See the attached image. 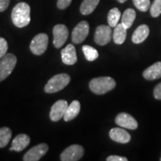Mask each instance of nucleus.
<instances>
[{"label":"nucleus","instance_id":"nucleus-28","mask_svg":"<svg viewBox=\"0 0 161 161\" xmlns=\"http://www.w3.org/2000/svg\"><path fill=\"white\" fill-rule=\"evenodd\" d=\"M72 3V0H58L57 6L59 9L64 10L69 7Z\"/></svg>","mask_w":161,"mask_h":161},{"label":"nucleus","instance_id":"nucleus-33","mask_svg":"<svg viewBox=\"0 0 161 161\" xmlns=\"http://www.w3.org/2000/svg\"><path fill=\"white\" fill-rule=\"evenodd\" d=\"M160 160L161 161V156H160Z\"/></svg>","mask_w":161,"mask_h":161},{"label":"nucleus","instance_id":"nucleus-32","mask_svg":"<svg viewBox=\"0 0 161 161\" xmlns=\"http://www.w3.org/2000/svg\"><path fill=\"white\" fill-rule=\"evenodd\" d=\"M117 1L120 3H125L127 0H117Z\"/></svg>","mask_w":161,"mask_h":161},{"label":"nucleus","instance_id":"nucleus-22","mask_svg":"<svg viewBox=\"0 0 161 161\" xmlns=\"http://www.w3.org/2000/svg\"><path fill=\"white\" fill-rule=\"evenodd\" d=\"M12 136V131L8 127L0 128V148H5L8 144Z\"/></svg>","mask_w":161,"mask_h":161},{"label":"nucleus","instance_id":"nucleus-16","mask_svg":"<svg viewBox=\"0 0 161 161\" xmlns=\"http://www.w3.org/2000/svg\"><path fill=\"white\" fill-rule=\"evenodd\" d=\"M146 80H153L161 78V61L156 62L153 65L145 69L142 73Z\"/></svg>","mask_w":161,"mask_h":161},{"label":"nucleus","instance_id":"nucleus-14","mask_svg":"<svg viewBox=\"0 0 161 161\" xmlns=\"http://www.w3.org/2000/svg\"><path fill=\"white\" fill-rule=\"evenodd\" d=\"M109 136L112 140L122 144L128 143L131 139L129 133L127 132L125 129L119 128H112L110 130Z\"/></svg>","mask_w":161,"mask_h":161},{"label":"nucleus","instance_id":"nucleus-25","mask_svg":"<svg viewBox=\"0 0 161 161\" xmlns=\"http://www.w3.org/2000/svg\"><path fill=\"white\" fill-rule=\"evenodd\" d=\"M133 3L135 7L140 11L146 12L150 8V0H133Z\"/></svg>","mask_w":161,"mask_h":161},{"label":"nucleus","instance_id":"nucleus-29","mask_svg":"<svg viewBox=\"0 0 161 161\" xmlns=\"http://www.w3.org/2000/svg\"><path fill=\"white\" fill-rule=\"evenodd\" d=\"M154 96L156 99L161 100V83L158 84L154 90Z\"/></svg>","mask_w":161,"mask_h":161},{"label":"nucleus","instance_id":"nucleus-19","mask_svg":"<svg viewBox=\"0 0 161 161\" xmlns=\"http://www.w3.org/2000/svg\"><path fill=\"white\" fill-rule=\"evenodd\" d=\"M127 37V29L122 23H118L114 27L113 33V39L114 43L118 45H121L125 42Z\"/></svg>","mask_w":161,"mask_h":161},{"label":"nucleus","instance_id":"nucleus-31","mask_svg":"<svg viewBox=\"0 0 161 161\" xmlns=\"http://www.w3.org/2000/svg\"><path fill=\"white\" fill-rule=\"evenodd\" d=\"M11 0H0V12L5 11L8 7Z\"/></svg>","mask_w":161,"mask_h":161},{"label":"nucleus","instance_id":"nucleus-9","mask_svg":"<svg viewBox=\"0 0 161 161\" xmlns=\"http://www.w3.org/2000/svg\"><path fill=\"white\" fill-rule=\"evenodd\" d=\"M49 150V146L46 143H40L34 146L28 151L23 156L24 161H38L43 157Z\"/></svg>","mask_w":161,"mask_h":161},{"label":"nucleus","instance_id":"nucleus-18","mask_svg":"<svg viewBox=\"0 0 161 161\" xmlns=\"http://www.w3.org/2000/svg\"><path fill=\"white\" fill-rule=\"evenodd\" d=\"M80 110V104L77 100L73 101L69 105H68L65 114L64 116V119L66 122H69L74 119L78 115Z\"/></svg>","mask_w":161,"mask_h":161},{"label":"nucleus","instance_id":"nucleus-8","mask_svg":"<svg viewBox=\"0 0 161 161\" xmlns=\"http://www.w3.org/2000/svg\"><path fill=\"white\" fill-rule=\"evenodd\" d=\"M90 31L89 23L86 21H81L74 28L72 32V40L73 43L78 44L84 41Z\"/></svg>","mask_w":161,"mask_h":161},{"label":"nucleus","instance_id":"nucleus-2","mask_svg":"<svg viewBox=\"0 0 161 161\" xmlns=\"http://www.w3.org/2000/svg\"><path fill=\"white\" fill-rule=\"evenodd\" d=\"M89 86L93 93L102 95L114 90L116 86V82L114 78L110 77H99L90 80Z\"/></svg>","mask_w":161,"mask_h":161},{"label":"nucleus","instance_id":"nucleus-4","mask_svg":"<svg viewBox=\"0 0 161 161\" xmlns=\"http://www.w3.org/2000/svg\"><path fill=\"white\" fill-rule=\"evenodd\" d=\"M17 57L14 54H6L0 60V82L11 75L17 64Z\"/></svg>","mask_w":161,"mask_h":161},{"label":"nucleus","instance_id":"nucleus-24","mask_svg":"<svg viewBox=\"0 0 161 161\" xmlns=\"http://www.w3.org/2000/svg\"><path fill=\"white\" fill-rule=\"evenodd\" d=\"M82 51L88 61H94L98 57V52L95 48L88 45H84L82 47Z\"/></svg>","mask_w":161,"mask_h":161},{"label":"nucleus","instance_id":"nucleus-6","mask_svg":"<svg viewBox=\"0 0 161 161\" xmlns=\"http://www.w3.org/2000/svg\"><path fill=\"white\" fill-rule=\"evenodd\" d=\"M84 154V148L80 145H72L66 148L60 154V160L62 161H77L79 160Z\"/></svg>","mask_w":161,"mask_h":161},{"label":"nucleus","instance_id":"nucleus-3","mask_svg":"<svg viewBox=\"0 0 161 161\" xmlns=\"http://www.w3.org/2000/svg\"><path fill=\"white\" fill-rule=\"evenodd\" d=\"M70 81V76L66 73L58 74L50 78L46 84L44 90L47 93H54L65 88Z\"/></svg>","mask_w":161,"mask_h":161},{"label":"nucleus","instance_id":"nucleus-20","mask_svg":"<svg viewBox=\"0 0 161 161\" xmlns=\"http://www.w3.org/2000/svg\"><path fill=\"white\" fill-rule=\"evenodd\" d=\"M100 0H84L80 7V12L83 15L92 14L97 7Z\"/></svg>","mask_w":161,"mask_h":161},{"label":"nucleus","instance_id":"nucleus-5","mask_svg":"<svg viewBox=\"0 0 161 161\" xmlns=\"http://www.w3.org/2000/svg\"><path fill=\"white\" fill-rule=\"evenodd\" d=\"M49 37L44 33L36 35L30 44V49L31 52L36 55H41L46 52L47 49Z\"/></svg>","mask_w":161,"mask_h":161},{"label":"nucleus","instance_id":"nucleus-30","mask_svg":"<svg viewBox=\"0 0 161 161\" xmlns=\"http://www.w3.org/2000/svg\"><path fill=\"white\" fill-rule=\"evenodd\" d=\"M107 161H128V159L125 157H120L117 155H111L107 158Z\"/></svg>","mask_w":161,"mask_h":161},{"label":"nucleus","instance_id":"nucleus-1","mask_svg":"<svg viewBox=\"0 0 161 161\" xmlns=\"http://www.w3.org/2000/svg\"><path fill=\"white\" fill-rule=\"evenodd\" d=\"M30 13H31V8L27 3H18L12 10V22L18 28L25 27L31 21Z\"/></svg>","mask_w":161,"mask_h":161},{"label":"nucleus","instance_id":"nucleus-11","mask_svg":"<svg viewBox=\"0 0 161 161\" xmlns=\"http://www.w3.org/2000/svg\"><path fill=\"white\" fill-rule=\"evenodd\" d=\"M67 102L65 100H58L53 104L50 110L49 117L53 122H58L64 117L66 109L68 108Z\"/></svg>","mask_w":161,"mask_h":161},{"label":"nucleus","instance_id":"nucleus-7","mask_svg":"<svg viewBox=\"0 0 161 161\" xmlns=\"http://www.w3.org/2000/svg\"><path fill=\"white\" fill-rule=\"evenodd\" d=\"M112 37L111 27L109 25H99L96 28L94 35L96 43L99 46H105L109 43Z\"/></svg>","mask_w":161,"mask_h":161},{"label":"nucleus","instance_id":"nucleus-23","mask_svg":"<svg viewBox=\"0 0 161 161\" xmlns=\"http://www.w3.org/2000/svg\"><path fill=\"white\" fill-rule=\"evenodd\" d=\"M121 12L117 8H114L110 10L108 15V22L110 27H115L119 21Z\"/></svg>","mask_w":161,"mask_h":161},{"label":"nucleus","instance_id":"nucleus-27","mask_svg":"<svg viewBox=\"0 0 161 161\" xmlns=\"http://www.w3.org/2000/svg\"><path fill=\"white\" fill-rule=\"evenodd\" d=\"M8 49V45L6 40L3 37H0V59L6 55Z\"/></svg>","mask_w":161,"mask_h":161},{"label":"nucleus","instance_id":"nucleus-15","mask_svg":"<svg viewBox=\"0 0 161 161\" xmlns=\"http://www.w3.org/2000/svg\"><path fill=\"white\" fill-rule=\"evenodd\" d=\"M30 143V137L25 134H20L16 136L12 141L10 151H15L17 152H22L29 146Z\"/></svg>","mask_w":161,"mask_h":161},{"label":"nucleus","instance_id":"nucleus-13","mask_svg":"<svg viewBox=\"0 0 161 161\" xmlns=\"http://www.w3.org/2000/svg\"><path fill=\"white\" fill-rule=\"evenodd\" d=\"M61 58L63 63L66 65H73L77 62L76 50L73 44H68L61 50Z\"/></svg>","mask_w":161,"mask_h":161},{"label":"nucleus","instance_id":"nucleus-26","mask_svg":"<svg viewBox=\"0 0 161 161\" xmlns=\"http://www.w3.org/2000/svg\"><path fill=\"white\" fill-rule=\"evenodd\" d=\"M150 13L153 17H158L161 14V0H154L150 7Z\"/></svg>","mask_w":161,"mask_h":161},{"label":"nucleus","instance_id":"nucleus-21","mask_svg":"<svg viewBox=\"0 0 161 161\" xmlns=\"http://www.w3.org/2000/svg\"><path fill=\"white\" fill-rule=\"evenodd\" d=\"M136 18V12L134 9L128 8L122 16V23L127 29L131 27Z\"/></svg>","mask_w":161,"mask_h":161},{"label":"nucleus","instance_id":"nucleus-12","mask_svg":"<svg viewBox=\"0 0 161 161\" xmlns=\"http://www.w3.org/2000/svg\"><path fill=\"white\" fill-rule=\"evenodd\" d=\"M115 122L116 125L124 128L130 130H135L138 128L136 120L131 115L127 113H120L116 116Z\"/></svg>","mask_w":161,"mask_h":161},{"label":"nucleus","instance_id":"nucleus-17","mask_svg":"<svg viewBox=\"0 0 161 161\" xmlns=\"http://www.w3.org/2000/svg\"><path fill=\"white\" fill-rule=\"evenodd\" d=\"M149 35V28L147 25H141L134 31L132 35V41L135 44H140L144 42Z\"/></svg>","mask_w":161,"mask_h":161},{"label":"nucleus","instance_id":"nucleus-10","mask_svg":"<svg viewBox=\"0 0 161 161\" xmlns=\"http://www.w3.org/2000/svg\"><path fill=\"white\" fill-rule=\"evenodd\" d=\"M69 35V31L66 25L62 24L56 25L53 28V44L55 48H60L65 43Z\"/></svg>","mask_w":161,"mask_h":161}]
</instances>
